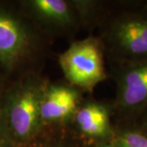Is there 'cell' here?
<instances>
[{"label": "cell", "mask_w": 147, "mask_h": 147, "mask_svg": "<svg viewBox=\"0 0 147 147\" xmlns=\"http://www.w3.org/2000/svg\"><path fill=\"white\" fill-rule=\"evenodd\" d=\"M116 147H147V137L137 131H122L116 136Z\"/></svg>", "instance_id": "9"}, {"label": "cell", "mask_w": 147, "mask_h": 147, "mask_svg": "<svg viewBox=\"0 0 147 147\" xmlns=\"http://www.w3.org/2000/svg\"><path fill=\"white\" fill-rule=\"evenodd\" d=\"M104 56L99 38L89 36L72 42L60 54L58 62L71 86L92 91L107 78Z\"/></svg>", "instance_id": "4"}, {"label": "cell", "mask_w": 147, "mask_h": 147, "mask_svg": "<svg viewBox=\"0 0 147 147\" xmlns=\"http://www.w3.org/2000/svg\"><path fill=\"white\" fill-rule=\"evenodd\" d=\"M18 6L48 38L74 34L84 23L79 1L28 0Z\"/></svg>", "instance_id": "5"}, {"label": "cell", "mask_w": 147, "mask_h": 147, "mask_svg": "<svg viewBox=\"0 0 147 147\" xmlns=\"http://www.w3.org/2000/svg\"><path fill=\"white\" fill-rule=\"evenodd\" d=\"M14 146L7 130L4 119L0 107V147H11Z\"/></svg>", "instance_id": "10"}, {"label": "cell", "mask_w": 147, "mask_h": 147, "mask_svg": "<svg viewBox=\"0 0 147 147\" xmlns=\"http://www.w3.org/2000/svg\"><path fill=\"white\" fill-rule=\"evenodd\" d=\"M47 38L20 7L0 3V73L5 84L38 73L46 55Z\"/></svg>", "instance_id": "1"}, {"label": "cell", "mask_w": 147, "mask_h": 147, "mask_svg": "<svg viewBox=\"0 0 147 147\" xmlns=\"http://www.w3.org/2000/svg\"><path fill=\"white\" fill-rule=\"evenodd\" d=\"M47 84L38 73L27 74L0 92V107L14 146L29 144L42 131L40 106Z\"/></svg>", "instance_id": "2"}, {"label": "cell", "mask_w": 147, "mask_h": 147, "mask_svg": "<svg viewBox=\"0 0 147 147\" xmlns=\"http://www.w3.org/2000/svg\"><path fill=\"white\" fill-rule=\"evenodd\" d=\"M97 147H116L115 144H112V143H109V142H102L100 143Z\"/></svg>", "instance_id": "11"}, {"label": "cell", "mask_w": 147, "mask_h": 147, "mask_svg": "<svg viewBox=\"0 0 147 147\" xmlns=\"http://www.w3.org/2000/svg\"><path fill=\"white\" fill-rule=\"evenodd\" d=\"M71 123L79 134L88 138H105L111 134L109 108L97 102L79 105Z\"/></svg>", "instance_id": "8"}, {"label": "cell", "mask_w": 147, "mask_h": 147, "mask_svg": "<svg viewBox=\"0 0 147 147\" xmlns=\"http://www.w3.org/2000/svg\"><path fill=\"white\" fill-rule=\"evenodd\" d=\"M33 147H59L57 146H51V145H41V144H39V145H36V146H34Z\"/></svg>", "instance_id": "13"}, {"label": "cell", "mask_w": 147, "mask_h": 147, "mask_svg": "<svg viewBox=\"0 0 147 147\" xmlns=\"http://www.w3.org/2000/svg\"><path fill=\"white\" fill-rule=\"evenodd\" d=\"M115 107L126 115L147 107V60L122 65L117 79Z\"/></svg>", "instance_id": "6"}, {"label": "cell", "mask_w": 147, "mask_h": 147, "mask_svg": "<svg viewBox=\"0 0 147 147\" xmlns=\"http://www.w3.org/2000/svg\"><path fill=\"white\" fill-rule=\"evenodd\" d=\"M80 100V92L73 86L47 84L40 106L43 127L70 122Z\"/></svg>", "instance_id": "7"}, {"label": "cell", "mask_w": 147, "mask_h": 147, "mask_svg": "<svg viewBox=\"0 0 147 147\" xmlns=\"http://www.w3.org/2000/svg\"><path fill=\"white\" fill-rule=\"evenodd\" d=\"M99 21L105 54L121 65L147 60V11L105 13Z\"/></svg>", "instance_id": "3"}, {"label": "cell", "mask_w": 147, "mask_h": 147, "mask_svg": "<svg viewBox=\"0 0 147 147\" xmlns=\"http://www.w3.org/2000/svg\"><path fill=\"white\" fill-rule=\"evenodd\" d=\"M4 85H5V82H4V80H3V78L2 74L0 73V92L2 91L3 88L4 87Z\"/></svg>", "instance_id": "12"}, {"label": "cell", "mask_w": 147, "mask_h": 147, "mask_svg": "<svg viewBox=\"0 0 147 147\" xmlns=\"http://www.w3.org/2000/svg\"><path fill=\"white\" fill-rule=\"evenodd\" d=\"M145 124H146V126L147 127V118L146 119V121H145Z\"/></svg>", "instance_id": "14"}]
</instances>
